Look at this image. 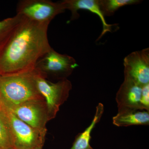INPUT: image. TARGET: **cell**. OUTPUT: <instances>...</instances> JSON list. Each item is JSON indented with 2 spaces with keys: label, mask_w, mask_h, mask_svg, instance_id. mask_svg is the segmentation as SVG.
I'll return each mask as SVG.
<instances>
[{
  "label": "cell",
  "mask_w": 149,
  "mask_h": 149,
  "mask_svg": "<svg viewBox=\"0 0 149 149\" xmlns=\"http://www.w3.org/2000/svg\"><path fill=\"white\" fill-rule=\"evenodd\" d=\"M112 121L113 125L118 127L148 125L149 111L139 110L118 113L113 117Z\"/></svg>",
  "instance_id": "8fae6325"
},
{
  "label": "cell",
  "mask_w": 149,
  "mask_h": 149,
  "mask_svg": "<svg viewBox=\"0 0 149 149\" xmlns=\"http://www.w3.org/2000/svg\"><path fill=\"white\" fill-rule=\"evenodd\" d=\"M0 77H1V76H0Z\"/></svg>",
  "instance_id": "d6986e66"
},
{
  "label": "cell",
  "mask_w": 149,
  "mask_h": 149,
  "mask_svg": "<svg viewBox=\"0 0 149 149\" xmlns=\"http://www.w3.org/2000/svg\"><path fill=\"white\" fill-rule=\"evenodd\" d=\"M2 107L1 102V100H0V111L2 110Z\"/></svg>",
  "instance_id": "e0dca14e"
},
{
  "label": "cell",
  "mask_w": 149,
  "mask_h": 149,
  "mask_svg": "<svg viewBox=\"0 0 149 149\" xmlns=\"http://www.w3.org/2000/svg\"><path fill=\"white\" fill-rule=\"evenodd\" d=\"M6 108L32 128L47 133L46 125L50 120L45 100H32L9 109Z\"/></svg>",
  "instance_id": "52a82bcc"
},
{
  "label": "cell",
  "mask_w": 149,
  "mask_h": 149,
  "mask_svg": "<svg viewBox=\"0 0 149 149\" xmlns=\"http://www.w3.org/2000/svg\"><path fill=\"white\" fill-rule=\"evenodd\" d=\"M2 109L8 119L15 149H42L47 133L32 128L6 108Z\"/></svg>",
  "instance_id": "277c9868"
},
{
  "label": "cell",
  "mask_w": 149,
  "mask_h": 149,
  "mask_svg": "<svg viewBox=\"0 0 149 149\" xmlns=\"http://www.w3.org/2000/svg\"><path fill=\"white\" fill-rule=\"evenodd\" d=\"M0 149H1V148H0Z\"/></svg>",
  "instance_id": "ac0fdd59"
},
{
  "label": "cell",
  "mask_w": 149,
  "mask_h": 149,
  "mask_svg": "<svg viewBox=\"0 0 149 149\" xmlns=\"http://www.w3.org/2000/svg\"><path fill=\"white\" fill-rule=\"evenodd\" d=\"M37 71V88L45 100L51 120L55 118L60 107L68 99L72 89V84L67 79L52 83L48 81L41 72Z\"/></svg>",
  "instance_id": "3957f363"
},
{
  "label": "cell",
  "mask_w": 149,
  "mask_h": 149,
  "mask_svg": "<svg viewBox=\"0 0 149 149\" xmlns=\"http://www.w3.org/2000/svg\"><path fill=\"white\" fill-rule=\"evenodd\" d=\"M49 22L24 17L0 44V76L22 74L35 69L38 61L51 49Z\"/></svg>",
  "instance_id": "6da1fadb"
},
{
  "label": "cell",
  "mask_w": 149,
  "mask_h": 149,
  "mask_svg": "<svg viewBox=\"0 0 149 149\" xmlns=\"http://www.w3.org/2000/svg\"><path fill=\"white\" fill-rule=\"evenodd\" d=\"M35 69L12 76L0 77V100L6 108L35 100H45L38 88Z\"/></svg>",
  "instance_id": "7a4b0ae2"
},
{
  "label": "cell",
  "mask_w": 149,
  "mask_h": 149,
  "mask_svg": "<svg viewBox=\"0 0 149 149\" xmlns=\"http://www.w3.org/2000/svg\"><path fill=\"white\" fill-rule=\"evenodd\" d=\"M62 2L65 10H68L71 12L69 22L79 18L80 15L78 11L80 10L89 11L99 17L102 24V31L97 40L100 39L107 32H111L112 26H114V24L107 23L105 17L100 8L99 0H63Z\"/></svg>",
  "instance_id": "30bf717a"
},
{
  "label": "cell",
  "mask_w": 149,
  "mask_h": 149,
  "mask_svg": "<svg viewBox=\"0 0 149 149\" xmlns=\"http://www.w3.org/2000/svg\"><path fill=\"white\" fill-rule=\"evenodd\" d=\"M78 66L74 58L59 53L51 48L38 61L35 69L46 77L59 80L67 79Z\"/></svg>",
  "instance_id": "5b68a950"
},
{
  "label": "cell",
  "mask_w": 149,
  "mask_h": 149,
  "mask_svg": "<svg viewBox=\"0 0 149 149\" xmlns=\"http://www.w3.org/2000/svg\"><path fill=\"white\" fill-rule=\"evenodd\" d=\"M124 75L142 87L149 84V49L135 51L123 60Z\"/></svg>",
  "instance_id": "ba28073f"
},
{
  "label": "cell",
  "mask_w": 149,
  "mask_h": 149,
  "mask_svg": "<svg viewBox=\"0 0 149 149\" xmlns=\"http://www.w3.org/2000/svg\"><path fill=\"white\" fill-rule=\"evenodd\" d=\"M140 102L143 109L149 111V84L142 87Z\"/></svg>",
  "instance_id": "2e32d148"
},
{
  "label": "cell",
  "mask_w": 149,
  "mask_h": 149,
  "mask_svg": "<svg viewBox=\"0 0 149 149\" xmlns=\"http://www.w3.org/2000/svg\"><path fill=\"white\" fill-rule=\"evenodd\" d=\"M140 0H99L100 8L104 16H111L120 8L140 3Z\"/></svg>",
  "instance_id": "5bb4252c"
},
{
  "label": "cell",
  "mask_w": 149,
  "mask_h": 149,
  "mask_svg": "<svg viewBox=\"0 0 149 149\" xmlns=\"http://www.w3.org/2000/svg\"><path fill=\"white\" fill-rule=\"evenodd\" d=\"M124 80L116 93L118 113L143 110L141 104L142 87L131 78L124 75Z\"/></svg>",
  "instance_id": "9c48e42d"
},
{
  "label": "cell",
  "mask_w": 149,
  "mask_h": 149,
  "mask_svg": "<svg viewBox=\"0 0 149 149\" xmlns=\"http://www.w3.org/2000/svg\"><path fill=\"white\" fill-rule=\"evenodd\" d=\"M0 148L15 149L8 119L2 109L0 111Z\"/></svg>",
  "instance_id": "4fadbf2b"
},
{
  "label": "cell",
  "mask_w": 149,
  "mask_h": 149,
  "mask_svg": "<svg viewBox=\"0 0 149 149\" xmlns=\"http://www.w3.org/2000/svg\"><path fill=\"white\" fill-rule=\"evenodd\" d=\"M104 112V106L100 103L96 107L95 113L92 122L82 133L77 135L70 149H94L90 145L91 133L96 124L99 122Z\"/></svg>",
  "instance_id": "7c38bea8"
},
{
  "label": "cell",
  "mask_w": 149,
  "mask_h": 149,
  "mask_svg": "<svg viewBox=\"0 0 149 149\" xmlns=\"http://www.w3.org/2000/svg\"><path fill=\"white\" fill-rule=\"evenodd\" d=\"M65 10L62 1L54 2L49 0H22L17 3V14L30 20L50 23Z\"/></svg>",
  "instance_id": "8992f818"
},
{
  "label": "cell",
  "mask_w": 149,
  "mask_h": 149,
  "mask_svg": "<svg viewBox=\"0 0 149 149\" xmlns=\"http://www.w3.org/2000/svg\"><path fill=\"white\" fill-rule=\"evenodd\" d=\"M24 17L16 14L13 17L0 21V44L7 37L17 25L24 18Z\"/></svg>",
  "instance_id": "9a60e30c"
}]
</instances>
